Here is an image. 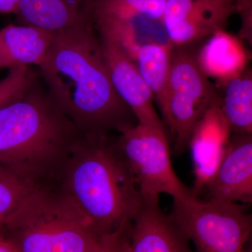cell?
Returning <instances> with one entry per match:
<instances>
[{
  "label": "cell",
  "mask_w": 252,
  "mask_h": 252,
  "mask_svg": "<svg viewBox=\"0 0 252 252\" xmlns=\"http://www.w3.org/2000/svg\"><path fill=\"white\" fill-rule=\"evenodd\" d=\"M36 75L29 66L9 69L7 75L0 81V109L22 98Z\"/></svg>",
  "instance_id": "obj_20"
},
{
  "label": "cell",
  "mask_w": 252,
  "mask_h": 252,
  "mask_svg": "<svg viewBox=\"0 0 252 252\" xmlns=\"http://www.w3.org/2000/svg\"><path fill=\"white\" fill-rule=\"evenodd\" d=\"M204 189L210 198L252 203V134L230 135L220 165Z\"/></svg>",
  "instance_id": "obj_10"
},
{
  "label": "cell",
  "mask_w": 252,
  "mask_h": 252,
  "mask_svg": "<svg viewBox=\"0 0 252 252\" xmlns=\"http://www.w3.org/2000/svg\"><path fill=\"white\" fill-rule=\"evenodd\" d=\"M167 0H94V16L143 18L162 22Z\"/></svg>",
  "instance_id": "obj_18"
},
{
  "label": "cell",
  "mask_w": 252,
  "mask_h": 252,
  "mask_svg": "<svg viewBox=\"0 0 252 252\" xmlns=\"http://www.w3.org/2000/svg\"><path fill=\"white\" fill-rule=\"evenodd\" d=\"M189 242L170 215L162 211L159 199L143 200L132 220L129 252H192Z\"/></svg>",
  "instance_id": "obj_11"
},
{
  "label": "cell",
  "mask_w": 252,
  "mask_h": 252,
  "mask_svg": "<svg viewBox=\"0 0 252 252\" xmlns=\"http://www.w3.org/2000/svg\"><path fill=\"white\" fill-rule=\"evenodd\" d=\"M40 185L0 167V217L11 213L23 199Z\"/></svg>",
  "instance_id": "obj_19"
},
{
  "label": "cell",
  "mask_w": 252,
  "mask_h": 252,
  "mask_svg": "<svg viewBox=\"0 0 252 252\" xmlns=\"http://www.w3.org/2000/svg\"><path fill=\"white\" fill-rule=\"evenodd\" d=\"M119 133L116 143L142 199H159L164 193L183 201L195 195L174 170L165 131L137 124Z\"/></svg>",
  "instance_id": "obj_7"
},
{
  "label": "cell",
  "mask_w": 252,
  "mask_h": 252,
  "mask_svg": "<svg viewBox=\"0 0 252 252\" xmlns=\"http://www.w3.org/2000/svg\"><path fill=\"white\" fill-rule=\"evenodd\" d=\"M5 217H0V231H1V228L4 226Z\"/></svg>",
  "instance_id": "obj_25"
},
{
  "label": "cell",
  "mask_w": 252,
  "mask_h": 252,
  "mask_svg": "<svg viewBox=\"0 0 252 252\" xmlns=\"http://www.w3.org/2000/svg\"><path fill=\"white\" fill-rule=\"evenodd\" d=\"M39 75L81 134L108 135L138 124L113 86L94 22L55 32Z\"/></svg>",
  "instance_id": "obj_1"
},
{
  "label": "cell",
  "mask_w": 252,
  "mask_h": 252,
  "mask_svg": "<svg viewBox=\"0 0 252 252\" xmlns=\"http://www.w3.org/2000/svg\"><path fill=\"white\" fill-rule=\"evenodd\" d=\"M220 111L230 133L252 134V72L246 67L224 84Z\"/></svg>",
  "instance_id": "obj_17"
},
{
  "label": "cell",
  "mask_w": 252,
  "mask_h": 252,
  "mask_svg": "<svg viewBox=\"0 0 252 252\" xmlns=\"http://www.w3.org/2000/svg\"><path fill=\"white\" fill-rule=\"evenodd\" d=\"M132 221L111 234L102 237L94 248L86 252H129Z\"/></svg>",
  "instance_id": "obj_21"
},
{
  "label": "cell",
  "mask_w": 252,
  "mask_h": 252,
  "mask_svg": "<svg viewBox=\"0 0 252 252\" xmlns=\"http://www.w3.org/2000/svg\"><path fill=\"white\" fill-rule=\"evenodd\" d=\"M54 34L52 32L22 25H9L0 30V69L39 66Z\"/></svg>",
  "instance_id": "obj_14"
},
{
  "label": "cell",
  "mask_w": 252,
  "mask_h": 252,
  "mask_svg": "<svg viewBox=\"0 0 252 252\" xmlns=\"http://www.w3.org/2000/svg\"><path fill=\"white\" fill-rule=\"evenodd\" d=\"M97 34L111 81L118 94L130 107L138 124L160 129L167 135L165 126L154 107L152 92L135 63L115 39L106 34Z\"/></svg>",
  "instance_id": "obj_9"
},
{
  "label": "cell",
  "mask_w": 252,
  "mask_h": 252,
  "mask_svg": "<svg viewBox=\"0 0 252 252\" xmlns=\"http://www.w3.org/2000/svg\"><path fill=\"white\" fill-rule=\"evenodd\" d=\"M69 155L64 191L80 207L100 237L132 221L142 195L116 140L81 134Z\"/></svg>",
  "instance_id": "obj_2"
},
{
  "label": "cell",
  "mask_w": 252,
  "mask_h": 252,
  "mask_svg": "<svg viewBox=\"0 0 252 252\" xmlns=\"http://www.w3.org/2000/svg\"><path fill=\"white\" fill-rule=\"evenodd\" d=\"M94 0H21L16 16L22 26L57 32L94 23Z\"/></svg>",
  "instance_id": "obj_13"
},
{
  "label": "cell",
  "mask_w": 252,
  "mask_h": 252,
  "mask_svg": "<svg viewBox=\"0 0 252 252\" xmlns=\"http://www.w3.org/2000/svg\"><path fill=\"white\" fill-rule=\"evenodd\" d=\"M20 1L21 0H0V13L16 14Z\"/></svg>",
  "instance_id": "obj_23"
},
{
  "label": "cell",
  "mask_w": 252,
  "mask_h": 252,
  "mask_svg": "<svg viewBox=\"0 0 252 252\" xmlns=\"http://www.w3.org/2000/svg\"><path fill=\"white\" fill-rule=\"evenodd\" d=\"M16 235L20 252H86L99 237L91 222L65 192L39 187L4 219Z\"/></svg>",
  "instance_id": "obj_4"
},
{
  "label": "cell",
  "mask_w": 252,
  "mask_h": 252,
  "mask_svg": "<svg viewBox=\"0 0 252 252\" xmlns=\"http://www.w3.org/2000/svg\"><path fill=\"white\" fill-rule=\"evenodd\" d=\"M171 43L149 42L136 51L132 61L158 106L162 118L167 112Z\"/></svg>",
  "instance_id": "obj_16"
},
{
  "label": "cell",
  "mask_w": 252,
  "mask_h": 252,
  "mask_svg": "<svg viewBox=\"0 0 252 252\" xmlns=\"http://www.w3.org/2000/svg\"><path fill=\"white\" fill-rule=\"evenodd\" d=\"M195 44L173 46L170 56L168 102L162 121L178 155L188 148L194 129L205 114L220 104L216 87L199 64Z\"/></svg>",
  "instance_id": "obj_5"
},
{
  "label": "cell",
  "mask_w": 252,
  "mask_h": 252,
  "mask_svg": "<svg viewBox=\"0 0 252 252\" xmlns=\"http://www.w3.org/2000/svg\"><path fill=\"white\" fill-rule=\"evenodd\" d=\"M80 135L36 74L22 98L0 109V167L36 182Z\"/></svg>",
  "instance_id": "obj_3"
},
{
  "label": "cell",
  "mask_w": 252,
  "mask_h": 252,
  "mask_svg": "<svg viewBox=\"0 0 252 252\" xmlns=\"http://www.w3.org/2000/svg\"><path fill=\"white\" fill-rule=\"evenodd\" d=\"M197 59L207 77L223 84L246 68V54L241 43L224 30L209 36L198 50Z\"/></svg>",
  "instance_id": "obj_15"
},
{
  "label": "cell",
  "mask_w": 252,
  "mask_h": 252,
  "mask_svg": "<svg viewBox=\"0 0 252 252\" xmlns=\"http://www.w3.org/2000/svg\"><path fill=\"white\" fill-rule=\"evenodd\" d=\"M236 14L241 17L242 26L240 37L252 44V0H238Z\"/></svg>",
  "instance_id": "obj_22"
},
{
  "label": "cell",
  "mask_w": 252,
  "mask_h": 252,
  "mask_svg": "<svg viewBox=\"0 0 252 252\" xmlns=\"http://www.w3.org/2000/svg\"><path fill=\"white\" fill-rule=\"evenodd\" d=\"M170 217L196 252H244L251 240L252 217L241 204L197 195L174 200Z\"/></svg>",
  "instance_id": "obj_6"
},
{
  "label": "cell",
  "mask_w": 252,
  "mask_h": 252,
  "mask_svg": "<svg viewBox=\"0 0 252 252\" xmlns=\"http://www.w3.org/2000/svg\"><path fill=\"white\" fill-rule=\"evenodd\" d=\"M238 0H167L162 18L172 46L198 42L224 30Z\"/></svg>",
  "instance_id": "obj_8"
},
{
  "label": "cell",
  "mask_w": 252,
  "mask_h": 252,
  "mask_svg": "<svg viewBox=\"0 0 252 252\" xmlns=\"http://www.w3.org/2000/svg\"><path fill=\"white\" fill-rule=\"evenodd\" d=\"M230 133L220 113V104L212 107L194 129L189 147L193 158L195 195L204 189L218 168Z\"/></svg>",
  "instance_id": "obj_12"
},
{
  "label": "cell",
  "mask_w": 252,
  "mask_h": 252,
  "mask_svg": "<svg viewBox=\"0 0 252 252\" xmlns=\"http://www.w3.org/2000/svg\"><path fill=\"white\" fill-rule=\"evenodd\" d=\"M0 252H20L12 241L0 238Z\"/></svg>",
  "instance_id": "obj_24"
}]
</instances>
